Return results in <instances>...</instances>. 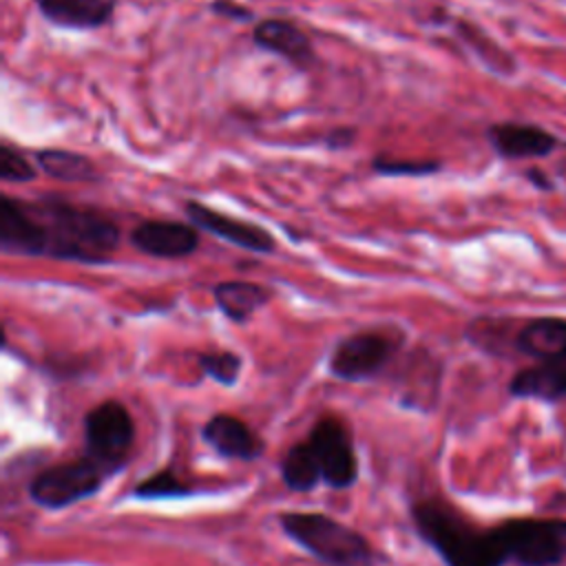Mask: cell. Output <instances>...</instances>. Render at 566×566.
Wrapping results in <instances>:
<instances>
[{
  "label": "cell",
  "instance_id": "cell-12",
  "mask_svg": "<svg viewBox=\"0 0 566 566\" xmlns=\"http://www.w3.org/2000/svg\"><path fill=\"white\" fill-rule=\"evenodd\" d=\"M486 139L504 159L548 157L557 148V137L537 124L500 122L489 126Z\"/></svg>",
  "mask_w": 566,
  "mask_h": 566
},
{
  "label": "cell",
  "instance_id": "cell-10",
  "mask_svg": "<svg viewBox=\"0 0 566 566\" xmlns=\"http://www.w3.org/2000/svg\"><path fill=\"white\" fill-rule=\"evenodd\" d=\"M130 243L155 259H184L199 248V232L192 223L148 219L130 230Z\"/></svg>",
  "mask_w": 566,
  "mask_h": 566
},
{
  "label": "cell",
  "instance_id": "cell-6",
  "mask_svg": "<svg viewBox=\"0 0 566 566\" xmlns=\"http://www.w3.org/2000/svg\"><path fill=\"white\" fill-rule=\"evenodd\" d=\"M106 471L88 455L62 462L38 473L29 484L31 500L42 509H64L95 495L104 484Z\"/></svg>",
  "mask_w": 566,
  "mask_h": 566
},
{
  "label": "cell",
  "instance_id": "cell-20",
  "mask_svg": "<svg viewBox=\"0 0 566 566\" xmlns=\"http://www.w3.org/2000/svg\"><path fill=\"white\" fill-rule=\"evenodd\" d=\"M371 170L385 177H427L442 170L440 159H391L387 155H376L371 159Z\"/></svg>",
  "mask_w": 566,
  "mask_h": 566
},
{
  "label": "cell",
  "instance_id": "cell-18",
  "mask_svg": "<svg viewBox=\"0 0 566 566\" xmlns=\"http://www.w3.org/2000/svg\"><path fill=\"white\" fill-rule=\"evenodd\" d=\"M35 161L49 177L57 181L88 184L99 179L95 164L82 153H73L64 148H42L35 153Z\"/></svg>",
  "mask_w": 566,
  "mask_h": 566
},
{
  "label": "cell",
  "instance_id": "cell-4",
  "mask_svg": "<svg viewBox=\"0 0 566 566\" xmlns=\"http://www.w3.org/2000/svg\"><path fill=\"white\" fill-rule=\"evenodd\" d=\"M515 566H559L566 562V517H513L495 526Z\"/></svg>",
  "mask_w": 566,
  "mask_h": 566
},
{
  "label": "cell",
  "instance_id": "cell-13",
  "mask_svg": "<svg viewBox=\"0 0 566 566\" xmlns=\"http://www.w3.org/2000/svg\"><path fill=\"white\" fill-rule=\"evenodd\" d=\"M203 440L228 460L252 462L263 453V440L239 418L228 413L212 416L201 431Z\"/></svg>",
  "mask_w": 566,
  "mask_h": 566
},
{
  "label": "cell",
  "instance_id": "cell-21",
  "mask_svg": "<svg viewBox=\"0 0 566 566\" xmlns=\"http://www.w3.org/2000/svg\"><path fill=\"white\" fill-rule=\"evenodd\" d=\"M197 363L206 376L226 387L237 382L243 365L241 356L234 352H206L197 356Z\"/></svg>",
  "mask_w": 566,
  "mask_h": 566
},
{
  "label": "cell",
  "instance_id": "cell-14",
  "mask_svg": "<svg viewBox=\"0 0 566 566\" xmlns=\"http://www.w3.org/2000/svg\"><path fill=\"white\" fill-rule=\"evenodd\" d=\"M513 347L535 363L566 358V318L539 316L526 321L513 336Z\"/></svg>",
  "mask_w": 566,
  "mask_h": 566
},
{
  "label": "cell",
  "instance_id": "cell-24",
  "mask_svg": "<svg viewBox=\"0 0 566 566\" xmlns=\"http://www.w3.org/2000/svg\"><path fill=\"white\" fill-rule=\"evenodd\" d=\"M210 11L221 15V18H226V20H232V22H248V20H252L250 7L239 4L237 0H212L210 2Z\"/></svg>",
  "mask_w": 566,
  "mask_h": 566
},
{
  "label": "cell",
  "instance_id": "cell-11",
  "mask_svg": "<svg viewBox=\"0 0 566 566\" xmlns=\"http://www.w3.org/2000/svg\"><path fill=\"white\" fill-rule=\"evenodd\" d=\"M252 40L259 49L287 60L294 69L307 71L316 64V51L307 33L290 20L268 18L252 31Z\"/></svg>",
  "mask_w": 566,
  "mask_h": 566
},
{
  "label": "cell",
  "instance_id": "cell-26",
  "mask_svg": "<svg viewBox=\"0 0 566 566\" xmlns=\"http://www.w3.org/2000/svg\"><path fill=\"white\" fill-rule=\"evenodd\" d=\"M524 177H526L535 188H539V190H553L551 177H548L544 170H539V168H528V170L524 172Z\"/></svg>",
  "mask_w": 566,
  "mask_h": 566
},
{
  "label": "cell",
  "instance_id": "cell-15",
  "mask_svg": "<svg viewBox=\"0 0 566 566\" xmlns=\"http://www.w3.org/2000/svg\"><path fill=\"white\" fill-rule=\"evenodd\" d=\"M44 20L62 29H99L111 22L117 0H33Z\"/></svg>",
  "mask_w": 566,
  "mask_h": 566
},
{
  "label": "cell",
  "instance_id": "cell-1",
  "mask_svg": "<svg viewBox=\"0 0 566 566\" xmlns=\"http://www.w3.org/2000/svg\"><path fill=\"white\" fill-rule=\"evenodd\" d=\"M119 226L99 210L55 195L35 201L0 197V250L75 263H106L119 248Z\"/></svg>",
  "mask_w": 566,
  "mask_h": 566
},
{
  "label": "cell",
  "instance_id": "cell-2",
  "mask_svg": "<svg viewBox=\"0 0 566 566\" xmlns=\"http://www.w3.org/2000/svg\"><path fill=\"white\" fill-rule=\"evenodd\" d=\"M418 535L442 557L447 566H506V553L497 528H480L453 506L440 500H422L411 506Z\"/></svg>",
  "mask_w": 566,
  "mask_h": 566
},
{
  "label": "cell",
  "instance_id": "cell-3",
  "mask_svg": "<svg viewBox=\"0 0 566 566\" xmlns=\"http://www.w3.org/2000/svg\"><path fill=\"white\" fill-rule=\"evenodd\" d=\"M283 533L327 566H374V548L354 528L325 513H283Z\"/></svg>",
  "mask_w": 566,
  "mask_h": 566
},
{
  "label": "cell",
  "instance_id": "cell-27",
  "mask_svg": "<svg viewBox=\"0 0 566 566\" xmlns=\"http://www.w3.org/2000/svg\"><path fill=\"white\" fill-rule=\"evenodd\" d=\"M564 175H566V170H564Z\"/></svg>",
  "mask_w": 566,
  "mask_h": 566
},
{
  "label": "cell",
  "instance_id": "cell-8",
  "mask_svg": "<svg viewBox=\"0 0 566 566\" xmlns=\"http://www.w3.org/2000/svg\"><path fill=\"white\" fill-rule=\"evenodd\" d=\"M307 442L318 460L323 482L332 489H349L358 478V462L345 424L336 418H321Z\"/></svg>",
  "mask_w": 566,
  "mask_h": 566
},
{
  "label": "cell",
  "instance_id": "cell-22",
  "mask_svg": "<svg viewBox=\"0 0 566 566\" xmlns=\"http://www.w3.org/2000/svg\"><path fill=\"white\" fill-rule=\"evenodd\" d=\"M192 489L188 484H184L172 471H159L153 473L148 480L139 482L133 489L135 497L142 500H157V497H186L190 495Z\"/></svg>",
  "mask_w": 566,
  "mask_h": 566
},
{
  "label": "cell",
  "instance_id": "cell-9",
  "mask_svg": "<svg viewBox=\"0 0 566 566\" xmlns=\"http://www.w3.org/2000/svg\"><path fill=\"white\" fill-rule=\"evenodd\" d=\"M184 210L195 228H201L237 248H243V250L256 252V254H270L276 248L274 237L256 223H250V221L245 223L241 219L228 217L219 210H212V208L199 203V201H188L184 206Z\"/></svg>",
  "mask_w": 566,
  "mask_h": 566
},
{
  "label": "cell",
  "instance_id": "cell-25",
  "mask_svg": "<svg viewBox=\"0 0 566 566\" xmlns=\"http://www.w3.org/2000/svg\"><path fill=\"white\" fill-rule=\"evenodd\" d=\"M356 137V130L352 126H343V128H334L325 135V146L329 150H340V148H347Z\"/></svg>",
  "mask_w": 566,
  "mask_h": 566
},
{
  "label": "cell",
  "instance_id": "cell-19",
  "mask_svg": "<svg viewBox=\"0 0 566 566\" xmlns=\"http://www.w3.org/2000/svg\"><path fill=\"white\" fill-rule=\"evenodd\" d=\"M281 478L292 491H312L323 480L310 442H298L287 449L281 462Z\"/></svg>",
  "mask_w": 566,
  "mask_h": 566
},
{
  "label": "cell",
  "instance_id": "cell-7",
  "mask_svg": "<svg viewBox=\"0 0 566 566\" xmlns=\"http://www.w3.org/2000/svg\"><path fill=\"white\" fill-rule=\"evenodd\" d=\"M398 343L385 332H358L343 338L329 356V374L347 380L360 382L378 376L391 360Z\"/></svg>",
  "mask_w": 566,
  "mask_h": 566
},
{
  "label": "cell",
  "instance_id": "cell-5",
  "mask_svg": "<svg viewBox=\"0 0 566 566\" xmlns=\"http://www.w3.org/2000/svg\"><path fill=\"white\" fill-rule=\"evenodd\" d=\"M135 440V424L119 400H104L84 416L86 455L95 460L106 475L126 464Z\"/></svg>",
  "mask_w": 566,
  "mask_h": 566
},
{
  "label": "cell",
  "instance_id": "cell-23",
  "mask_svg": "<svg viewBox=\"0 0 566 566\" xmlns=\"http://www.w3.org/2000/svg\"><path fill=\"white\" fill-rule=\"evenodd\" d=\"M0 179L4 184H27L35 179L31 161L9 144H0Z\"/></svg>",
  "mask_w": 566,
  "mask_h": 566
},
{
  "label": "cell",
  "instance_id": "cell-17",
  "mask_svg": "<svg viewBox=\"0 0 566 566\" xmlns=\"http://www.w3.org/2000/svg\"><path fill=\"white\" fill-rule=\"evenodd\" d=\"M217 307L234 323H245L270 301V290L252 281H221L212 287Z\"/></svg>",
  "mask_w": 566,
  "mask_h": 566
},
{
  "label": "cell",
  "instance_id": "cell-16",
  "mask_svg": "<svg viewBox=\"0 0 566 566\" xmlns=\"http://www.w3.org/2000/svg\"><path fill=\"white\" fill-rule=\"evenodd\" d=\"M509 394L544 402L566 400V358L520 369L509 382Z\"/></svg>",
  "mask_w": 566,
  "mask_h": 566
}]
</instances>
